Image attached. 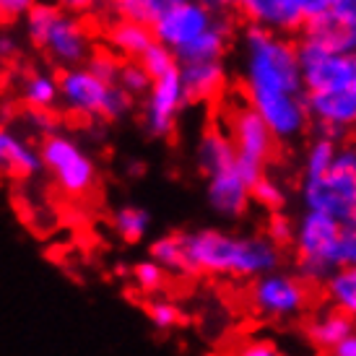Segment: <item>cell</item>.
Listing matches in <instances>:
<instances>
[{
    "mask_svg": "<svg viewBox=\"0 0 356 356\" xmlns=\"http://www.w3.org/2000/svg\"><path fill=\"white\" fill-rule=\"evenodd\" d=\"M239 70L248 104L276 140L291 143L309 128L299 44L286 34L248 26L239 42Z\"/></svg>",
    "mask_w": 356,
    "mask_h": 356,
    "instance_id": "obj_1",
    "label": "cell"
},
{
    "mask_svg": "<svg viewBox=\"0 0 356 356\" xmlns=\"http://www.w3.org/2000/svg\"><path fill=\"white\" fill-rule=\"evenodd\" d=\"M188 273L255 281L281 266V248L266 234H234L224 229L182 232Z\"/></svg>",
    "mask_w": 356,
    "mask_h": 356,
    "instance_id": "obj_2",
    "label": "cell"
},
{
    "mask_svg": "<svg viewBox=\"0 0 356 356\" xmlns=\"http://www.w3.org/2000/svg\"><path fill=\"white\" fill-rule=\"evenodd\" d=\"M26 40L55 68L70 70L86 65L91 58V37L73 13L60 10L55 3H37L24 19Z\"/></svg>",
    "mask_w": 356,
    "mask_h": 356,
    "instance_id": "obj_3",
    "label": "cell"
},
{
    "mask_svg": "<svg viewBox=\"0 0 356 356\" xmlns=\"http://www.w3.org/2000/svg\"><path fill=\"white\" fill-rule=\"evenodd\" d=\"M60 104L76 118L118 122L133 109V97L120 83H107L79 65L60 73Z\"/></svg>",
    "mask_w": 356,
    "mask_h": 356,
    "instance_id": "obj_4",
    "label": "cell"
},
{
    "mask_svg": "<svg viewBox=\"0 0 356 356\" xmlns=\"http://www.w3.org/2000/svg\"><path fill=\"white\" fill-rule=\"evenodd\" d=\"M341 237H343V224L327 213L305 211L297 218L291 248L297 255L299 276L307 284H325L333 276V270H338Z\"/></svg>",
    "mask_w": 356,
    "mask_h": 356,
    "instance_id": "obj_5",
    "label": "cell"
},
{
    "mask_svg": "<svg viewBox=\"0 0 356 356\" xmlns=\"http://www.w3.org/2000/svg\"><path fill=\"white\" fill-rule=\"evenodd\" d=\"M42 169L50 172L65 195L83 198L97 188V164L86 149L68 133H50L40 143Z\"/></svg>",
    "mask_w": 356,
    "mask_h": 356,
    "instance_id": "obj_6",
    "label": "cell"
},
{
    "mask_svg": "<svg viewBox=\"0 0 356 356\" xmlns=\"http://www.w3.org/2000/svg\"><path fill=\"white\" fill-rule=\"evenodd\" d=\"M309 299H312L309 284L299 273H286V270H270L266 276L255 278L248 294L252 312L273 323H286L305 315Z\"/></svg>",
    "mask_w": 356,
    "mask_h": 356,
    "instance_id": "obj_7",
    "label": "cell"
},
{
    "mask_svg": "<svg viewBox=\"0 0 356 356\" xmlns=\"http://www.w3.org/2000/svg\"><path fill=\"white\" fill-rule=\"evenodd\" d=\"M299 195H302L305 211H320L343 224L356 203V172L351 146L341 149L338 164L327 175L315 179H302Z\"/></svg>",
    "mask_w": 356,
    "mask_h": 356,
    "instance_id": "obj_8",
    "label": "cell"
},
{
    "mask_svg": "<svg viewBox=\"0 0 356 356\" xmlns=\"http://www.w3.org/2000/svg\"><path fill=\"white\" fill-rule=\"evenodd\" d=\"M229 138L237 149V164L245 172V177L255 185L257 179L266 175V164L273 156L276 149V136L270 133L263 118L255 109L245 104H234L229 109Z\"/></svg>",
    "mask_w": 356,
    "mask_h": 356,
    "instance_id": "obj_9",
    "label": "cell"
},
{
    "mask_svg": "<svg viewBox=\"0 0 356 356\" xmlns=\"http://www.w3.org/2000/svg\"><path fill=\"white\" fill-rule=\"evenodd\" d=\"M188 104L190 99L185 94V83H182L179 68L167 73V76L154 79L149 94L143 97V130L156 140L169 138L177 128L182 109Z\"/></svg>",
    "mask_w": 356,
    "mask_h": 356,
    "instance_id": "obj_10",
    "label": "cell"
},
{
    "mask_svg": "<svg viewBox=\"0 0 356 356\" xmlns=\"http://www.w3.org/2000/svg\"><path fill=\"white\" fill-rule=\"evenodd\" d=\"M299 68L307 94L346 91L356 70V58L327 52L309 42H299Z\"/></svg>",
    "mask_w": 356,
    "mask_h": 356,
    "instance_id": "obj_11",
    "label": "cell"
},
{
    "mask_svg": "<svg viewBox=\"0 0 356 356\" xmlns=\"http://www.w3.org/2000/svg\"><path fill=\"white\" fill-rule=\"evenodd\" d=\"M216 21H218V13L206 8L200 0H185V3L175 6L154 26V37H156L159 44L169 47V50L175 52V58H177L179 50H185L198 37H203Z\"/></svg>",
    "mask_w": 356,
    "mask_h": 356,
    "instance_id": "obj_12",
    "label": "cell"
},
{
    "mask_svg": "<svg viewBox=\"0 0 356 356\" xmlns=\"http://www.w3.org/2000/svg\"><path fill=\"white\" fill-rule=\"evenodd\" d=\"M309 125H315L320 138L341 143L351 130H356V102L351 91H320L307 94Z\"/></svg>",
    "mask_w": 356,
    "mask_h": 356,
    "instance_id": "obj_13",
    "label": "cell"
},
{
    "mask_svg": "<svg viewBox=\"0 0 356 356\" xmlns=\"http://www.w3.org/2000/svg\"><path fill=\"white\" fill-rule=\"evenodd\" d=\"M206 200L221 218H239L252 203V182L245 177L239 164L206 177Z\"/></svg>",
    "mask_w": 356,
    "mask_h": 356,
    "instance_id": "obj_14",
    "label": "cell"
},
{
    "mask_svg": "<svg viewBox=\"0 0 356 356\" xmlns=\"http://www.w3.org/2000/svg\"><path fill=\"white\" fill-rule=\"evenodd\" d=\"M237 10L250 26L276 31V34H294L305 29V16L297 0H237Z\"/></svg>",
    "mask_w": 356,
    "mask_h": 356,
    "instance_id": "obj_15",
    "label": "cell"
},
{
    "mask_svg": "<svg viewBox=\"0 0 356 356\" xmlns=\"http://www.w3.org/2000/svg\"><path fill=\"white\" fill-rule=\"evenodd\" d=\"M42 172L40 149H34L29 140L0 122V175L10 177H34Z\"/></svg>",
    "mask_w": 356,
    "mask_h": 356,
    "instance_id": "obj_16",
    "label": "cell"
},
{
    "mask_svg": "<svg viewBox=\"0 0 356 356\" xmlns=\"http://www.w3.org/2000/svg\"><path fill=\"white\" fill-rule=\"evenodd\" d=\"M302 42H309V44L323 47V50H327V52H338V55L356 58V26L336 19V16H330V13L305 24Z\"/></svg>",
    "mask_w": 356,
    "mask_h": 356,
    "instance_id": "obj_17",
    "label": "cell"
},
{
    "mask_svg": "<svg viewBox=\"0 0 356 356\" xmlns=\"http://www.w3.org/2000/svg\"><path fill=\"white\" fill-rule=\"evenodd\" d=\"M182 73V83H185V94L190 102H211L227 86V68L221 60L213 63H188L179 65Z\"/></svg>",
    "mask_w": 356,
    "mask_h": 356,
    "instance_id": "obj_18",
    "label": "cell"
},
{
    "mask_svg": "<svg viewBox=\"0 0 356 356\" xmlns=\"http://www.w3.org/2000/svg\"><path fill=\"white\" fill-rule=\"evenodd\" d=\"M195 164H198L203 177H211L216 172L234 167L237 164V149L229 138V133H224L221 128H208L198 140Z\"/></svg>",
    "mask_w": 356,
    "mask_h": 356,
    "instance_id": "obj_19",
    "label": "cell"
},
{
    "mask_svg": "<svg viewBox=\"0 0 356 356\" xmlns=\"http://www.w3.org/2000/svg\"><path fill=\"white\" fill-rule=\"evenodd\" d=\"M354 320L348 315H343L341 309L336 307H327L323 312H317L309 323H307V338H309V343L320 351H333V348L348 338L354 333Z\"/></svg>",
    "mask_w": 356,
    "mask_h": 356,
    "instance_id": "obj_20",
    "label": "cell"
},
{
    "mask_svg": "<svg viewBox=\"0 0 356 356\" xmlns=\"http://www.w3.org/2000/svg\"><path fill=\"white\" fill-rule=\"evenodd\" d=\"M19 97L26 109L52 112L60 104V79L47 70H26L19 83Z\"/></svg>",
    "mask_w": 356,
    "mask_h": 356,
    "instance_id": "obj_21",
    "label": "cell"
},
{
    "mask_svg": "<svg viewBox=\"0 0 356 356\" xmlns=\"http://www.w3.org/2000/svg\"><path fill=\"white\" fill-rule=\"evenodd\" d=\"M229 40H232V24L218 16V21L203 37H198L193 44H188L185 50L177 52V63L179 65H188V63H213V60H221L227 55Z\"/></svg>",
    "mask_w": 356,
    "mask_h": 356,
    "instance_id": "obj_22",
    "label": "cell"
},
{
    "mask_svg": "<svg viewBox=\"0 0 356 356\" xmlns=\"http://www.w3.org/2000/svg\"><path fill=\"white\" fill-rule=\"evenodd\" d=\"M107 42L120 58L140 60L151 50V44L156 42V37H154V29H149V26H140V24H133V21L118 19L109 26Z\"/></svg>",
    "mask_w": 356,
    "mask_h": 356,
    "instance_id": "obj_23",
    "label": "cell"
},
{
    "mask_svg": "<svg viewBox=\"0 0 356 356\" xmlns=\"http://www.w3.org/2000/svg\"><path fill=\"white\" fill-rule=\"evenodd\" d=\"M185 0H112V10L120 21H133L154 29L169 10Z\"/></svg>",
    "mask_w": 356,
    "mask_h": 356,
    "instance_id": "obj_24",
    "label": "cell"
},
{
    "mask_svg": "<svg viewBox=\"0 0 356 356\" xmlns=\"http://www.w3.org/2000/svg\"><path fill=\"white\" fill-rule=\"evenodd\" d=\"M341 149H343V146L336 143V140L315 136L312 143L307 146L305 159H302V179H315V177L327 175V172L338 164Z\"/></svg>",
    "mask_w": 356,
    "mask_h": 356,
    "instance_id": "obj_25",
    "label": "cell"
},
{
    "mask_svg": "<svg viewBox=\"0 0 356 356\" xmlns=\"http://www.w3.org/2000/svg\"><path fill=\"white\" fill-rule=\"evenodd\" d=\"M323 286L330 307L341 309L356 323V268H338Z\"/></svg>",
    "mask_w": 356,
    "mask_h": 356,
    "instance_id": "obj_26",
    "label": "cell"
},
{
    "mask_svg": "<svg viewBox=\"0 0 356 356\" xmlns=\"http://www.w3.org/2000/svg\"><path fill=\"white\" fill-rule=\"evenodd\" d=\"M112 229L122 242L138 245L146 239L151 229V213L140 206H120L112 213Z\"/></svg>",
    "mask_w": 356,
    "mask_h": 356,
    "instance_id": "obj_27",
    "label": "cell"
},
{
    "mask_svg": "<svg viewBox=\"0 0 356 356\" xmlns=\"http://www.w3.org/2000/svg\"><path fill=\"white\" fill-rule=\"evenodd\" d=\"M149 257L156 260L167 273H188V260H185V242L182 232L175 234H161L149 245Z\"/></svg>",
    "mask_w": 356,
    "mask_h": 356,
    "instance_id": "obj_28",
    "label": "cell"
},
{
    "mask_svg": "<svg viewBox=\"0 0 356 356\" xmlns=\"http://www.w3.org/2000/svg\"><path fill=\"white\" fill-rule=\"evenodd\" d=\"M130 278H133V284H136V289H138L140 294L154 297L167 284V270L159 266L156 260L146 257V260H138L136 266L130 268Z\"/></svg>",
    "mask_w": 356,
    "mask_h": 356,
    "instance_id": "obj_29",
    "label": "cell"
},
{
    "mask_svg": "<svg viewBox=\"0 0 356 356\" xmlns=\"http://www.w3.org/2000/svg\"><path fill=\"white\" fill-rule=\"evenodd\" d=\"M286 198L289 193L281 185V179L270 177V175H263L252 185V203H257V206L270 211V213H276V211H281V208L286 206Z\"/></svg>",
    "mask_w": 356,
    "mask_h": 356,
    "instance_id": "obj_30",
    "label": "cell"
},
{
    "mask_svg": "<svg viewBox=\"0 0 356 356\" xmlns=\"http://www.w3.org/2000/svg\"><path fill=\"white\" fill-rule=\"evenodd\" d=\"M122 89L128 91L130 97H146L151 89L154 79L149 76V70L140 65L138 60H125L122 68H120V81H118Z\"/></svg>",
    "mask_w": 356,
    "mask_h": 356,
    "instance_id": "obj_31",
    "label": "cell"
},
{
    "mask_svg": "<svg viewBox=\"0 0 356 356\" xmlns=\"http://www.w3.org/2000/svg\"><path fill=\"white\" fill-rule=\"evenodd\" d=\"M146 317L151 320V325L159 330H175L182 325V309L169 299H151L146 302Z\"/></svg>",
    "mask_w": 356,
    "mask_h": 356,
    "instance_id": "obj_32",
    "label": "cell"
},
{
    "mask_svg": "<svg viewBox=\"0 0 356 356\" xmlns=\"http://www.w3.org/2000/svg\"><path fill=\"white\" fill-rule=\"evenodd\" d=\"M138 63L146 70H149L151 79L167 76V73H172V70L179 68V63H177V58H175V52L169 50V47H164V44H159V42H154V44H151V50L146 52V55H143Z\"/></svg>",
    "mask_w": 356,
    "mask_h": 356,
    "instance_id": "obj_33",
    "label": "cell"
},
{
    "mask_svg": "<svg viewBox=\"0 0 356 356\" xmlns=\"http://www.w3.org/2000/svg\"><path fill=\"white\" fill-rule=\"evenodd\" d=\"M86 68H89L94 76H99L102 81H107V83H118L122 63H120L112 52H91V58L86 60Z\"/></svg>",
    "mask_w": 356,
    "mask_h": 356,
    "instance_id": "obj_34",
    "label": "cell"
},
{
    "mask_svg": "<svg viewBox=\"0 0 356 356\" xmlns=\"http://www.w3.org/2000/svg\"><path fill=\"white\" fill-rule=\"evenodd\" d=\"M294 229H297V221H291L286 213H270L268 218V229H266V237L270 242H276L278 248H284V245H291L294 242Z\"/></svg>",
    "mask_w": 356,
    "mask_h": 356,
    "instance_id": "obj_35",
    "label": "cell"
},
{
    "mask_svg": "<svg viewBox=\"0 0 356 356\" xmlns=\"http://www.w3.org/2000/svg\"><path fill=\"white\" fill-rule=\"evenodd\" d=\"M232 356H286V354H284L281 346L273 343L270 338H248V341H242V343L234 348Z\"/></svg>",
    "mask_w": 356,
    "mask_h": 356,
    "instance_id": "obj_36",
    "label": "cell"
},
{
    "mask_svg": "<svg viewBox=\"0 0 356 356\" xmlns=\"http://www.w3.org/2000/svg\"><path fill=\"white\" fill-rule=\"evenodd\" d=\"M40 0H0V21H16L26 19L29 10L37 6Z\"/></svg>",
    "mask_w": 356,
    "mask_h": 356,
    "instance_id": "obj_37",
    "label": "cell"
},
{
    "mask_svg": "<svg viewBox=\"0 0 356 356\" xmlns=\"http://www.w3.org/2000/svg\"><path fill=\"white\" fill-rule=\"evenodd\" d=\"M338 268H356V229L343 227V237L338 248Z\"/></svg>",
    "mask_w": 356,
    "mask_h": 356,
    "instance_id": "obj_38",
    "label": "cell"
},
{
    "mask_svg": "<svg viewBox=\"0 0 356 356\" xmlns=\"http://www.w3.org/2000/svg\"><path fill=\"white\" fill-rule=\"evenodd\" d=\"M327 13L356 26V0H330V8H327Z\"/></svg>",
    "mask_w": 356,
    "mask_h": 356,
    "instance_id": "obj_39",
    "label": "cell"
},
{
    "mask_svg": "<svg viewBox=\"0 0 356 356\" xmlns=\"http://www.w3.org/2000/svg\"><path fill=\"white\" fill-rule=\"evenodd\" d=\"M297 6L302 10V16H305V21L309 24V21L325 16L327 8H330V0H297Z\"/></svg>",
    "mask_w": 356,
    "mask_h": 356,
    "instance_id": "obj_40",
    "label": "cell"
},
{
    "mask_svg": "<svg viewBox=\"0 0 356 356\" xmlns=\"http://www.w3.org/2000/svg\"><path fill=\"white\" fill-rule=\"evenodd\" d=\"M26 120L40 130L42 138L50 136V133H58V130H55V118H52V112H34V109H29V112H26Z\"/></svg>",
    "mask_w": 356,
    "mask_h": 356,
    "instance_id": "obj_41",
    "label": "cell"
},
{
    "mask_svg": "<svg viewBox=\"0 0 356 356\" xmlns=\"http://www.w3.org/2000/svg\"><path fill=\"white\" fill-rule=\"evenodd\" d=\"M21 52L19 40L10 34V31H0V63H8V60H16Z\"/></svg>",
    "mask_w": 356,
    "mask_h": 356,
    "instance_id": "obj_42",
    "label": "cell"
},
{
    "mask_svg": "<svg viewBox=\"0 0 356 356\" xmlns=\"http://www.w3.org/2000/svg\"><path fill=\"white\" fill-rule=\"evenodd\" d=\"M60 10L65 13H73V16H81V13H89L99 6V0H52Z\"/></svg>",
    "mask_w": 356,
    "mask_h": 356,
    "instance_id": "obj_43",
    "label": "cell"
},
{
    "mask_svg": "<svg viewBox=\"0 0 356 356\" xmlns=\"http://www.w3.org/2000/svg\"><path fill=\"white\" fill-rule=\"evenodd\" d=\"M327 356H356V330L348 338H343L333 351H327Z\"/></svg>",
    "mask_w": 356,
    "mask_h": 356,
    "instance_id": "obj_44",
    "label": "cell"
},
{
    "mask_svg": "<svg viewBox=\"0 0 356 356\" xmlns=\"http://www.w3.org/2000/svg\"><path fill=\"white\" fill-rule=\"evenodd\" d=\"M200 3L213 10V13H224L229 8H237V0H200Z\"/></svg>",
    "mask_w": 356,
    "mask_h": 356,
    "instance_id": "obj_45",
    "label": "cell"
},
{
    "mask_svg": "<svg viewBox=\"0 0 356 356\" xmlns=\"http://www.w3.org/2000/svg\"><path fill=\"white\" fill-rule=\"evenodd\" d=\"M343 227L356 229V203H354V208H351V213H348V218H346V221H343Z\"/></svg>",
    "mask_w": 356,
    "mask_h": 356,
    "instance_id": "obj_46",
    "label": "cell"
},
{
    "mask_svg": "<svg viewBox=\"0 0 356 356\" xmlns=\"http://www.w3.org/2000/svg\"><path fill=\"white\" fill-rule=\"evenodd\" d=\"M348 91H351V97H354V102H356V70H354V79H351V86H348Z\"/></svg>",
    "mask_w": 356,
    "mask_h": 356,
    "instance_id": "obj_47",
    "label": "cell"
},
{
    "mask_svg": "<svg viewBox=\"0 0 356 356\" xmlns=\"http://www.w3.org/2000/svg\"><path fill=\"white\" fill-rule=\"evenodd\" d=\"M351 151H354V172H356V146H351Z\"/></svg>",
    "mask_w": 356,
    "mask_h": 356,
    "instance_id": "obj_48",
    "label": "cell"
},
{
    "mask_svg": "<svg viewBox=\"0 0 356 356\" xmlns=\"http://www.w3.org/2000/svg\"><path fill=\"white\" fill-rule=\"evenodd\" d=\"M0 122H3V120H0Z\"/></svg>",
    "mask_w": 356,
    "mask_h": 356,
    "instance_id": "obj_49",
    "label": "cell"
}]
</instances>
